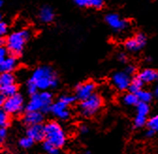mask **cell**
<instances>
[{"instance_id":"1","label":"cell","mask_w":158,"mask_h":154,"mask_svg":"<svg viewBox=\"0 0 158 154\" xmlns=\"http://www.w3.org/2000/svg\"><path fill=\"white\" fill-rule=\"evenodd\" d=\"M30 80L35 83L39 89H48L50 87H56L57 86V77L52 68L48 66H43L36 69L32 73Z\"/></svg>"},{"instance_id":"2","label":"cell","mask_w":158,"mask_h":154,"mask_svg":"<svg viewBox=\"0 0 158 154\" xmlns=\"http://www.w3.org/2000/svg\"><path fill=\"white\" fill-rule=\"evenodd\" d=\"M30 35L31 33L28 29H23L11 33L6 41V48L13 55L21 54L26 43L29 40Z\"/></svg>"},{"instance_id":"3","label":"cell","mask_w":158,"mask_h":154,"mask_svg":"<svg viewBox=\"0 0 158 154\" xmlns=\"http://www.w3.org/2000/svg\"><path fill=\"white\" fill-rule=\"evenodd\" d=\"M45 141L51 143L52 145L62 148L67 140L66 133L63 130V128L56 121H50L45 126Z\"/></svg>"},{"instance_id":"4","label":"cell","mask_w":158,"mask_h":154,"mask_svg":"<svg viewBox=\"0 0 158 154\" xmlns=\"http://www.w3.org/2000/svg\"><path fill=\"white\" fill-rule=\"evenodd\" d=\"M103 106V100L99 95L92 94L90 97L81 101L79 104V112L85 118H90L99 112Z\"/></svg>"},{"instance_id":"5","label":"cell","mask_w":158,"mask_h":154,"mask_svg":"<svg viewBox=\"0 0 158 154\" xmlns=\"http://www.w3.org/2000/svg\"><path fill=\"white\" fill-rule=\"evenodd\" d=\"M24 107V99L20 94L16 93L10 97H7L3 108L9 115H16L23 110Z\"/></svg>"},{"instance_id":"6","label":"cell","mask_w":158,"mask_h":154,"mask_svg":"<svg viewBox=\"0 0 158 154\" xmlns=\"http://www.w3.org/2000/svg\"><path fill=\"white\" fill-rule=\"evenodd\" d=\"M149 113L150 106L148 103L139 102L136 104V116L134 120V125L135 128H141L147 124Z\"/></svg>"},{"instance_id":"7","label":"cell","mask_w":158,"mask_h":154,"mask_svg":"<svg viewBox=\"0 0 158 154\" xmlns=\"http://www.w3.org/2000/svg\"><path fill=\"white\" fill-rule=\"evenodd\" d=\"M131 77L126 71L116 72L112 76V84L118 90H125L129 88L131 83Z\"/></svg>"},{"instance_id":"8","label":"cell","mask_w":158,"mask_h":154,"mask_svg":"<svg viewBox=\"0 0 158 154\" xmlns=\"http://www.w3.org/2000/svg\"><path fill=\"white\" fill-rule=\"evenodd\" d=\"M94 90H95V84L91 81L79 84L75 88L76 98L80 101H83L90 97L92 94H94Z\"/></svg>"},{"instance_id":"9","label":"cell","mask_w":158,"mask_h":154,"mask_svg":"<svg viewBox=\"0 0 158 154\" xmlns=\"http://www.w3.org/2000/svg\"><path fill=\"white\" fill-rule=\"evenodd\" d=\"M68 106L62 101L58 100L56 103H52L50 111L56 116V118L62 120H66L70 118V111L68 110Z\"/></svg>"},{"instance_id":"10","label":"cell","mask_w":158,"mask_h":154,"mask_svg":"<svg viewBox=\"0 0 158 154\" xmlns=\"http://www.w3.org/2000/svg\"><path fill=\"white\" fill-rule=\"evenodd\" d=\"M27 136L31 137L34 141H43L45 139V129L44 125L35 124L28 126L27 130Z\"/></svg>"},{"instance_id":"11","label":"cell","mask_w":158,"mask_h":154,"mask_svg":"<svg viewBox=\"0 0 158 154\" xmlns=\"http://www.w3.org/2000/svg\"><path fill=\"white\" fill-rule=\"evenodd\" d=\"M146 44V37L143 34H137L125 42V47L129 51H138Z\"/></svg>"},{"instance_id":"12","label":"cell","mask_w":158,"mask_h":154,"mask_svg":"<svg viewBox=\"0 0 158 154\" xmlns=\"http://www.w3.org/2000/svg\"><path fill=\"white\" fill-rule=\"evenodd\" d=\"M27 111H42L43 113H47L46 107L40 93H36L31 96L27 105Z\"/></svg>"},{"instance_id":"13","label":"cell","mask_w":158,"mask_h":154,"mask_svg":"<svg viewBox=\"0 0 158 154\" xmlns=\"http://www.w3.org/2000/svg\"><path fill=\"white\" fill-rule=\"evenodd\" d=\"M44 119V113L42 111H27L24 116V122L28 126L41 124Z\"/></svg>"},{"instance_id":"14","label":"cell","mask_w":158,"mask_h":154,"mask_svg":"<svg viewBox=\"0 0 158 154\" xmlns=\"http://www.w3.org/2000/svg\"><path fill=\"white\" fill-rule=\"evenodd\" d=\"M106 21L113 29H116V30H122V29L125 28L127 26V22L125 20H123V19H122L118 14L110 13V14L106 15Z\"/></svg>"},{"instance_id":"15","label":"cell","mask_w":158,"mask_h":154,"mask_svg":"<svg viewBox=\"0 0 158 154\" xmlns=\"http://www.w3.org/2000/svg\"><path fill=\"white\" fill-rule=\"evenodd\" d=\"M17 67V59L15 55H7L3 60L0 61V72H11Z\"/></svg>"},{"instance_id":"16","label":"cell","mask_w":158,"mask_h":154,"mask_svg":"<svg viewBox=\"0 0 158 154\" xmlns=\"http://www.w3.org/2000/svg\"><path fill=\"white\" fill-rule=\"evenodd\" d=\"M157 76H158V72L152 69H145L138 74V77L142 80V82L144 84L152 83V82L157 80Z\"/></svg>"},{"instance_id":"17","label":"cell","mask_w":158,"mask_h":154,"mask_svg":"<svg viewBox=\"0 0 158 154\" xmlns=\"http://www.w3.org/2000/svg\"><path fill=\"white\" fill-rule=\"evenodd\" d=\"M54 11L49 7H44L40 11V19L44 23H50L54 19Z\"/></svg>"},{"instance_id":"18","label":"cell","mask_w":158,"mask_h":154,"mask_svg":"<svg viewBox=\"0 0 158 154\" xmlns=\"http://www.w3.org/2000/svg\"><path fill=\"white\" fill-rule=\"evenodd\" d=\"M123 103L128 106H136V104L139 103V101H138V98L135 93L129 92L126 93L123 97Z\"/></svg>"},{"instance_id":"19","label":"cell","mask_w":158,"mask_h":154,"mask_svg":"<svg viewBox=\"0 0 158 154\" xmlns=\"http://www.w3.org/2000/svg\"><path fill=\"white\" fill-rule=\"evenodd\" d=\"M17 86L15 84H10V85H5V86H0V91H1L4 96L7 97H10L12 95H15L17 93Z\"/></svg>"},{"instance_id":"20","label":"cell","mask_w":158,"mask_h":154,"mask_svg":"<svg viewBox=\"0 0 158 154\" xmlns=\"http://www.w3.org/2000/svg\"><path fill=\"white\" fill-rule=\"evenodd\" d=\"M143 85H144V83L142 82V80L137 75V76L135 77V78H133L131 80V83H130V86H129V90H130V92L136 93L140 89H142Z\"/></svg>"},{"instance_id":"21","label":"cell","mask_w":158,"mask_h":154,"mask_svg":"<svg viewBox=\"0 0 158 154\" xmlns=\"http://www.w3.org/2000/svg\"><path fill=\"white\" fill-rule=\"evenodd\" d=\"M15 77L11 72H1L0 74V84L1 86L14 84Z\"/></svg>"},{"instance_id":"22","label":"cell","mask_w":158,"mask_h":154,"mask_svg":"<svg viewBox=\"0 0 158 154\" xmlns=\"http://www.w3.org/2000/svg\"><path fill=\"white\" fill-rule=\"evenodd\" d=\"M137 98H138V101L141 102V103H149L152 99V94L150 92V91H147V90H143V89H140L138 92L135 93Z\"/></svg>"},{"instance_id":"23","label":"cell","mask_w":158,"mask_h":154,"mask_svg":"<svg viewBox=\"0 0 158 154\" xmlns=\"http://www.w3.org/2000/svg\"><path fill=\"white\" fill-rule=\"evenodd\" d=\"M44 149L48 153V154H61L60 153V150H59V148L52 145L51 143L47 142V141H44Z\"/></svg>"},{"instance_id":"24","label":"cell","mask_w":158,"mask_h":154,"mask_svg":"<svg viewBox=\"0 0 158 154\" xmlns=\"http://www.w3.org/2000/svg\"><path fill=\"white\" fill-rule=\"evenodd\" d=\"M147 126L149 129L153 130L155 132H158V114L154 115L147 121Z\"/></svg>"},{"instance_id":"25","label":"cell","mask_w":158,"mask_h":154,"mask_svg":"<svg viewBox=\"0 0 158 154\" xmlns=\"http://www.w3.org/2000/svg\"><path fill=\"white\" fill-rule=\"evenodd\" d=\"M9 114L4 110V108L0 107V127H6L9 124Z\"/></svg>"},{"instance_id":"26","label":"cell","mask_w":158,"mask_h":154,"mask_svg":"<svg viewBox=\"0 0 158 154\" xmlns=\"http://www.w3.org/2000/svg\"><path fill=\"white\" fill-rule=\"evenodd\" d=\"M34 142H35V141H34L31 137H29V136H27L26 137H23V138L20 139L19 145H20V147L23 148H29L30 147L33 146Z\"/></svg>"},{"instance_id":"27","label":"cell","mask_w":158,"mask_h":154,"mask_svg":"<svg viewBox=\"0 0 158 154\" xmlns=\"http://www.w3.org/2000/svg\"><path fill=\"white\" fill-rule=\"evenodd\" d=\"M104 5V0H87L86 7H91L95 9H100Z\"/></svg>"},{"instance_id":"28","label":"cell","mask_w":158,"mask_h":154,"mask_svg":"<svg viewBox=\"0 0 158 154\" xmlns=\"http://www.w3.org/2000/svg\"><path fill=\"white\" fill-rule=\"evenodd\" d=\"M59 100L62 101L67 105H71L72 103H74L75 97H73V96H72V95H63V96H61L60 98H59Z\"/></svg>"},{"instance_id":"29","label":"cell","mask_w":158,"mask_h":154,"mask_svg":"<svg viewBox=\"0 0 158 154\" xmlns=\"http://www.w3.org/2000/svg\"><path fill=\"white\" fill-rule=\"evenodd\" d=\"M38 89L39 88L35 85V83H33L31 80H29L28 83H27V92H28V94H30V96H32V95L38 93Z\"/></svg>"},{"instance_id":"30","label":"cell","mask_w":158,"mask_h":154,"mask_svg":"<svg viewBox=\"0 0 158 154\" xmlns=\"http://www.w3.org/2000/svg\"><path fill=\"white\" fill-rule=\"evenodd\" d=\"M7 137V129L6 127H0V144L3 143Z\"/></svg>"},{"instance_id":"31","label":"cell","mask_w":158,"mask_h":154,"mask_svg":"<svg viewBox=\"0 0 158 154\" xmlns=\"http://www.w3.org/2000/svg\"><path fill=\"white\" fill-rule=\"evenodd\" d=\"M7 30H8L7 25L1 21V22H0V37H2L3 35H5L7 33Z\"/></svg>"},{"instance_id":"32","label":"cell","mask_w":158,"mask_h":154,"mask_svg":"<svg viewBox=\"0 0 158 154\" xmlns=\"http://www.w3.org/2000/svg\"><path fill=\"white\" fill-rule=\"evenodd\" d=\"M7 55H8V49L3 46L1 49H0V61L3 60Z\"/></svg>"},{"instance_id":"33","label":"cell","mask_w":158,"mask_h":154,"mask_svg":"<svg viewBox=\"0 0 158 154\" xmlns=\"http://www.w3.org/2000/svg\"><path fill=\"white\" fill-rule=\"evenodd\" d=\"M79 132H80L81 134H87L89 132V128L87 125L82 124V125H80V127H79Z\"/></svg>"},{"instance_id":"34","label":"cell","mask_w":158,"mask_h":154,"mask_svg":"<svg viewBox=\"0 0 158 154\" xmlns=\"http://www.w3.org/2000/svg\"><path fill=\"white\" fill-rule=\"evenodd\" d=\"M154 133H155V132H154L153 130L148 128V130H147L146 132H145V136H146L147 138H152V137L154 136Z\"/></svg>"},{"instance_id":"35","label":"cell","mask_w":158,"mask_h":154,"mask_svg":"<svg viewBox=\"0 0 158 154\" xmlns=\"http://www.w3.org/2000/svg\"><path fill=\"white\" fill-rule=\"evenodd\" d=\"M125 71H126L128 74L132 75V74H134V73H135V68L134 66H128V67L126 68Z\"/></svg>"},{"instance_id":"36","label":"cell","mask_w":158,"mask_h":154,"mask_svg":"<svg viewBox=\"0 0 158 154\" xmlns=\"http://www.w3.org/2000/svg\"><path fill=\"white\" fill-rule=\"evenodd\" d=\"M74 2H75V4L78 5L79 7H86L87 0H74Z\"/></svg>"},{"instance_id":"37","label":"cell","mask_w":158,"mask_h":154,"mask_svg":"<svg viewBox=\"0 0 158 154\" xmlns=\"http://www.w3.org/2000/svg\"><path fill=\"white\" fill-rule=\"evenodd\" d=\"M5 100H6V97L4 96V94L0 91V107L1 106H3V104H4V102H5Z\"/></svg>"},{"instance_id":"38","label":"cell","mask_w":158,"mask_h":154,"mask_svg":"<svg viewBox=\"0 0 158 154\" xmlns=\"http://www.w3.org/2000/svg\"><path fill=\"white\" fill-rule=\"evenodd\" d=\"M118 59H120L122 62H125L126 59H127V57H126V55L124 54H121L120 55H118Z\"/></svg>"},{"instance_id":"39","label":"cell","mask_w":158,"mask_h":154,"mask_svg":"<svg viewBox=\"0 0 158 154\" xmlns=\"http://www.w3.org/2000/svg\"><path fill=\"white\" fill-rule=\"evenodd\" d=\"M153 95H154V97H155L156 99H158V85H156V86H155V87H154Z\"/></svg>"},{"instance_id":"40","label":"cell","mask_w":158,"mask_h":154,"mask_svg":"<svg viewBox=\"0 0 158 154\" xmlns=\"http://www.w3.org/2000/svg\"><path fill=\"white\" fill-rule=\"evenodd\" d=\"M3 45H4V43H3V41H2V38H0V49H1V48L3 47Z\"/></svg>"},{"instance_id":"41","label":"cell","mask_w":158,"mask_h":154,"mask_svg":"<svg viewBox=\"0 0 158 154\" xmlns=\"http://www.w3.org/2000/svg\"><path fill=\"white\" fill-rule=\"evenodd\" d=\"M2 4H3V2H2V0H0V8L2 7Z\"/></svg>"},{"instance_id":"42","label":"cell","mask_w":158,"mask_h":154,"mask_svg":"<svg viewBox=\"0 0 158 154\" xmlns=\"http://www.w3.org/2000/svg\"><path fill=\"white\" fill-rule=\"evenodd\" d=\"M86 154H90V152H89V151H87V152H86Z\"/></svg>"},{"instance_id":"43","label":"cell","mask_w":158,"mask_h":154,"mask_svg":"<svg viewBox=\"0 0 158 154\" xmlns=\"http://www.w3.org/2000/svg\"><path fill=\"white\" fill-rule=\"evenodd\" d=\"M1 18H2V17H1V14H0V22H1Z\"/></svg>"},{"instance_id":"44","label":"cell","mask_w":158,"mask_h":154,"mask_svg":"<svg viewBox=\"0 0 158 154\" xmlns=\"http://www.w3.org/2000/svg\"><path fill=\"white\" fill-rule=\"evenodd\" d=\"M157 79H158V76H157Z\"/></svg>"},{"instance_id":"45","label":"cell","mask_w":158,"mask_h":154,"mask_svg":"<svg viewBox=\"0 0 158 154\" xmlns=\"http://www.w3.org/2000/svg\"><path fill=\"white\" fill-rule=\"evenodd\" d=\"M0 86H1V84H0Z\"/></svg>"}]
</instances>
